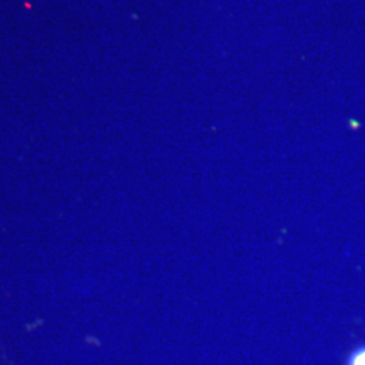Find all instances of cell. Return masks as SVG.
Wrapping results in <instances>:
<instances>
[{
	"mask_svg": "<svg viewBox=\"0 0 365 365\" xmlns=\"http://www.w3.org/2000/svg\"><path fill=\"white\" fill-rule=\"evenodd\" d=\"M346 365H365V345L356 348L348 357Z\"/></svg>",
	"mask_w": 365,
	"mask_h": 365,
	"instance_id": "obj_1",
	"label": "cell"
}]
</instances>
